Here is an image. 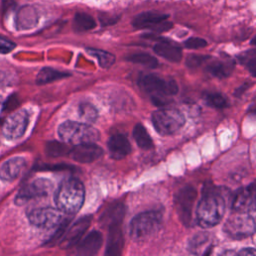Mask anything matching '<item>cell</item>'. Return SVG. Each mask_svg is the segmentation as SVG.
Masks as SVG:
<instances>
[{
	"mask_svg": "<svg viewBox=\"0 0 256 256\" xmlns=\"http://www.w3.org/2000/svg\"><path fill=\"white\" fill-rule=\"evenodd\" d=\"M91 222L90 216H85L77 220L63 235L60 240V245L63 248H72L79 243L81 237L89 227Z\"/></svg>",
	"mask_w": 256,
	"mask_h": 256,
	"instance_id": "13",
	"label": "cell"
},
{
	"mask_svg": "<svg viewBox=\"0 0 256 256\" xmlns=\"http://www.w3.org/2000/svg\"><path fill=\"white\" fill-rule=\"evenodd\" d=\"M206 103L214 108L222 109L228 106V99L218 92H209L206 93L204 96Z\"/></svg>",
	"mask_w": 256,
	"mask_h": 256,
	"instance_id": "30",
	"label": "cell"
},
{
	"mask_svg": "<svg viewBox=\"0 0 256 256\" xmlns=\"http://www.w3.org/2000/svg\"><path fill=\"white\" fill-rule=\"evenodd\" d=\"M250 43H251V45H253V46H256V35L251 39V41H250Z\"/></svg>",
	"mask_w": 256,
	"mask_h": 256,
	"instance_id": "41",
	"label": "cell"
},
{
	"mask_svg": "<svg viewBox=\"0 0 256 256\" xmlns=\"http://www.w3.org/2000/svg\"><path fill=\"white\" fill-rule=\"evenodd\" d=\"M29 122L28 112L24 109L12 113L3 124V135L9 140L20 138L26 131Z\"/></svg>",
	"mask_w": 256,
	"mask_h": 256,
	"instance_id": "11",
	"label": "cell"
},
{
	"mask_svg": "<svg viewBox=\"0 0 256 256\" xmlns=\"http://www.w3.org/2000/svg\"><path fill=\"white\" fill-rule=\"evenodd\" d=\"M67 76H69V73H67V72H62V71H58V70L46 67V68H43L40 70V72L38 73V75L36 77V82H37V84L42 85V84L50 83L57 79L67 77Z\"/></svg>",
	"mask_w": 256,
	"mask_h": 256,
	"instance_id": "25",
	"label": "cell"
},
{
	"mask_svg": "<svg viewBox=\"0 0 256 256\" xmlns=\"http://www.w3.org/2000/svg\"><path fill=\"white\" fill-rule=\"evenodd\" d=\"M108 150L110 156L113 159L119 160L126 157L131 152V145L126 136L122 134H116L108 140Z\"/></svg>",
	"mask_w": 256,
	"mask_h": 256,
	"instance_id": "17",
	"label": "cell"
},
{
	"mask_svg": "<svg viewBox=\"0 0 256 256\" xmlns=\"http://www.w3.org/2000/svg\"><path fill=\"white\" fill-rule=\"evenodd\" d=\"M58 134L63 142L76 145L94 142L99 139V132L92 126L70 120L59 126Z\"/></svg>",
	"mask_w": 256,
	"mask_h": 256,
	"instance_id": "4",
	"label": "cell"
},
{
	"mask_svg": "<svg viewBox=\"0 0 256 256\" xmlns=\"http://www.w3.org/2000/svg\"><path fill=\"white\" fill-rule=\"evenodd\" d=\"M234 66L232 60H216L207 65V71L214 77L225 78L232 73Z\"/></svg>",
	"mask_w": 256,
	"mask_h": 256,
	"instance_id": "22",
	"label": "cell"
},
{
	"mask_svg": "<svg viewBox=\"0 0 256 256\" xmlns=\"http://www.w3.org/2000/svg\"><path fill=\"white\" fill-rule=\"evenodd\" d=\"M153 50L157 55L170 62L177 63L182 59L181 48L168 41H160L156 43L153 47Z\"/></svg>",
	"mask_w": 256,
	"mask_h": 256,
	"instance_id": "21",
	"label": "cell"
},
{
	"mask_svg": "<svg viewBox=\"0 0 256 256\" xmlns=\"http://www.w3.org/2000/svg\"><path fill=\"white\" fill-rule=\"evenodd\" d=\"M152 123L156 131L161 135L176 133L185 123L183 114L175 108H162L152 113Z\"/></svg>",
	"mask_w": 256,
	"mask_h": 256,
	"instance_id": "5",
	"label": "cell"
},
{
	"mask_svg": "<svg viewBox=\"0 0 256 256\" xmlns=\"http://www.w3.org/2000/svg\"><path fill=\"white\" fill-rule=\"evenodd\" d=\"M197 197V192L194 187L186 185L175 194L176 212L185 226H190L192 223V211L194 202Z\"/></svg>",
	"mask_w": 256,
	"mask_h": 256,
	"instance_id": "8",
	"label": "cell"
},
{
	"mask_svg": "<svg viewBox=\"0 0 256 256\" xmlns=\"http://www.w3.org/2000/svg\"><path fill=\"white\" fill-rule=\"evenodd\" d=\"M139 86L151 96L155 105H164L167 102L166 98L175 95L178 91L174 80H165L154 74L143 75L139 79Z\"/></svg>",
	"mask_w": 256,
	"mask_h": 256,
	"instance_id": "3",
	"label": "cell"
},
{
	"mask_svg": "<svg viewBox=\"0 0 256 256\" xmlns=\"http://www.w3.org/2000/svg\"><path fill=\"white\" fill-rule=\"evenodd\" d=\"M46 153L49 156L52 157H59V156H64L68 153H70L71 149L68 147V144L66 142H57V141H51L46 144L45 147Z\"/></svg>",
	"mask_w": 256,
	"mask_h": 256,
	"instance_id": "29",
	"label": "cell"
},
{
	"mask_svg": "<svg viewBox=\"0 0 256 256\" xmlns=\"http://www.w3.org/2000/svg\"><path fill=\"white\" fill-rule=\"evenodd\" d=\"M168 17V14L158 11H145L134 17L132 20V25L136 29H152L159 23L167 20Z\"/></svg>",
	"mask_w": 256,
	"mask_h": 256,
	"instance_id": "16",
	"label": "cell"
},
{
	"mask_svg": "<svg viewBox=\"0 0 256 256\" xmlns=\"http://www.w3.org/2000/svg\"><path fill=\"white\" fill-rule=\"evenodd\" d=\"M233 210L236 212H249L256 210V181L248 186L238 189L233 197L232 204Z\"/></svg>",
	"mask_w": 256,
	"mask_h": 256,
	"instance_id": "12",
	"label": "cell"
},
{
	"mask_svg": "<svg viewBox=\"0 0 256 256\" xmlns=\"http://www.w3.org/2000/svg\"><path fill=\"white\" fill-rule=\"evenodd\" d=\"M238 61L245 67L256 63V49H251L244 51L237 56Z\"/></svg>",
	"mask_w": 256,
	"mask_h": 256,
	"instance_id": "32",
	"label": "cell"
},
{
	"mask_svg": "<svg viewBox=\"0 0 256 256\" xmlns=\"http://www.w3.org/2000/svg\"><path fill=\"white\" fill-rule=\"evenodd\" d=\"M255 212H256V210H255Z\"/></svg>",
	"mask_w": 256,
	"mask_h": 256,
	"instance_id": "43",
	"label": "cell"
},
{
	"mask_svg": "<svg viewBox=\"0 0 256 256\" xmlns=\"http://www.w3.org/2000/svg\"><path fill=\"white\" fill-rule=\"evenodd\" d=\"M102 245V234L99 231L90 232L78 245L77 253L88 256L96 254Z\"/></svg>",
	"mask_w": 256,
	"mask_h": 256,
	"instance_id": "20",
	"label": "cell"
},
{
	"mask_svg": "<svg viewBox=\"0 0 256 256\" xmlns=\"http://www.w3.org/2000/svg\"><path fill=\"white\" fill-rule=\"evenodd\" d=\"M52 187L53 185L48 179L38 178L19 190L15 198V203L17 205H23L32 199L47 196L52 190Z\"/></svg>",
	"mask_w": 256,
	"mask_h": 256,
	"instance_id": "10",
	"label": "cell"
},
{
	"mask_svg": "<svg viewBox=\"0 0 256 256\" xmlns=\"http://www.w3.org/2000/svg\"><path fill=\"white\" fill-rule=\"evenodd\" d=\"M250 111H251V112H254V113H256V104L250 108Z\"/></svg>",
	"mask_w": 256,
	"mask_h": 256,
	"instance_id": "42",
	"label": "cell"
},
{
	"mask_svg": "<svg viewBox=\"0 0 256 256\" xmlns=\"http://www.w3.org/2000/svg\"><path fill=\"white\" fill-rule=\"evenodd\" d=\"M87 52L98 60V63L102 68L111 67L115 61L114 55L104 50H100L96 48H88Z\"/></svg>",
	"mask_w": 256,
	"mask_h": 256,
	"instance_id": "27",
	"label": "cell"
},
{
	"mask_svg": "<svg viewBox=\"0 0 256 256\" xmlns=\"http://www.w3.org/2000/svg\"><path fill=\"white\" fill-rule=\"evenodd\" d=\"M63 212L60 209L51 207L33 209L28 213V219L31 224L40 228H53L59 226L63 220Z\"/></svg>",
	"mask_w": 256,
	"mask_h": 256,
	"instance_id": "9",
	"label": "cell"
},
{
	"mask_svg": "<svg viewBox=\"0 0 256 256\" xmlns=\"http://www.w3.org/2000/svg\"><path fill=\"white\" fill-rule=\"evenodd\" d=\"M122 221H113L107 224L108 227V238L105 254L108 256H117L121 253L124 239L121 229Z\"/></svg>",
	"mask_w": 256,
	"mask_h": 256,
	"instance_id": "15",
	"label": "cell"
},
{
	"mask_svg": "<svg viewBox=\"0 0 256 256\" xmlns=\"http://www.w3.org/2000/svg\"><path fill=\"white\" fill-rule=\"evenodd\" d=\"M246 68H247V70L250 72V74H251L252 76L256 77V63H254V64H251V65L247 66Z\"/></svg>",
	"mask_w": 256,
	"mask_h": 256,
	"instance_id": "40",
	"label": "cell"
},
{
	"mask_svg": "<svg viewBox=\"0 0 256 256\" xmlns=\"http://www.w3.org/2000/svg\"><path fill=\"white\" fill-rule=\"evenodd\" d=\"M226 208L225 193L223 189L207 187L196 209L197 223L203 228H211L219 224Z\"/></svg>",
	"mask_w": 256,
	"mask_h": 256,
	"instance_id": "1",
	"label": "cell"
},
{
	"mask_svg": "<svg viewBox=\"0 0 256 256\" xmlns=\"http://www.w3.org/2000/svg\"><path fill=\"white\" fill-rule=\"evenodd\" d=\"M38 22V13L35 7L31 5H24L20 7L16 14V26L20 30L31 29L36 26Z\"/></svg>",
	"mask_w": 256,
	"mask_h": 256,
	"instance_id": "19",
	"label": "cell"
},
{
	"mask_svg": "<svg viewBox=\"0 0 256 256\" xmlns=\"http://www.w3.org/2000/svg\"><path fill=\"white\" fill-rule=\"evenodd\" d=\"M19 104L18 98L16 95H10L8 97V99L6 100L4 106H3V110L5 111H13L15 108H17Z\"/></svg>",
	"mask_w": 256,
	"mask_h": 256,
	"instance_id": "38",
	"label": "cell"
},
{
	"mask_svg": "<svg viewBox=\"0 0 256 256\" xmlns=\"http://www.w3.org/2000/svg\"><path fill=\"white\" fill-rule=\"evenodd\" d=\"M79 112L81 117L87 121H94L97 117V111L90 104H82L79 108Z\"/></svg>",
	"mask_w": 256,
	"mask_h": 256,
	"instance_id": "33",
	"label": "cell"
},
{
	"mask_svg": "<svg viewBox=\"0 0 256 256\" xmlns=\"http://www.w3.org/2000/svg\"><path fill=\"white\" fill-rule=\"evenodd\" d=\"M133 137L140 148L144 150H148L153 147V141L150 135L148 134L146 128L142 124L135 125L133 129Z\"/></svg>",
	"mask_w": 256,
	"mask_h": 256,
	"instance_id": "24",
	"label": "cell"
},
{
	"mask_svg": "<svg viewBox=\"0 0 256 256\" xmlns=\"http://www.w3.org/2000/svg\"><path fill=\"white\" fill-rule=\"evenodd\" d=\"M124 217V207L122 204L117 203L114 204L113 206L109 207L102 215L101 221L104 225H107L108 223L112 221H117V220H122L123 221Z\"/></svg>",
	"mask_w": 256,
	"mask_h": 256,
	"instance_id": "26",
	"label": "cell"
},
{
	"mask_svg": "<svg viewBox=\"0 0 256 256\" xmlns=\"http://www.w3.org/2000/svg\"><path fill=\"white\" fill-rule=\"evenodd\" d=\"M126 59L132 63L140 64L148 68H156L158 66V60L148 53H135L129 55Z\"/></svg>",
	"mask_w": 256,
	"mask_h": 256,
	"instance_id": "28",
	"label": "cell"
},
{
	"mask_svg": "<svg viewBox=\"0 0 256 256\" xmlns=\"http://www.w3.org/2000/svg\"><path fill=\"white\" fill-rule=\"evenodd\" d=\"M15 43L9 40L8 38L0 35V53L1 54H7L11 52L15 48Z\"/></svg>",
	"mask_w": 256,
	"mask_h": 256,
	"instance_id": "36",
	"label": "cell"
},
{
	"mask_svg": "<svg viewBox=\"0 0 256 256\" xmlns=\"http://www.w3.org/2000/svg\"><path fill=\"white\" fill-rule=\"evenodd\" d=\"M162 214L158 211H146L136 215L130 223V235L134 240H144L160 227Z\"/></svg>",
	"mask_w": 256,
	"mask_h": 256,
	"instance_id": "6",
	"label": "cell"
},
{
	"mask_svg": "<svg viewBox=\"0 0 256 256\" xmlns=\"http://www.w3.org/2000/svg\"><path fill=\"white\" fill-rule=\"evenodd\" d=\"M103 155V150L93 142L77 144L70 151V156L73 160L80 163H90L96 161Z\"/></svg>",
	"mask_w": 256,
	"mask_h": 256,
	"instance_id": "14",
	"label": "cell"
},
{
	"mask_svg": "<svg viewBox=\"0 0 256 256\" xmlns=\"http://www.w3.org/2000/svg\"><path fill=\"white\" fill-rule=\"evenodd\" d=\"M209 243V237L206 234H198L195 235L189 244V250L194 254H203L202 247L205 245H208Z\"/></svg>",
	"mask_w": 256,
	"mask_h": 256,
	"instance_id": "31",
	"label": "cell"
},
{
	"mask_svg": "<svg viewBox=\"0 0 256 256\" xmlns=\"http://www.w3.org/2000/svg\"><path fill=\"white\" fill-rule=\"evenodd\" d=\"M119 17L116 15H111L108 13H101L99 15V20L101 22V24L103 26H107V25H112L114 23H116L118 21Z\"/></svg>",
	"mask_w": 256,
	"mask_h": 256,
	"instance_id": "37",
	"label": "cell"
},
{
	"mask_svg": "<svg viewBox=\"0 0 256 256\" xmlns=\"http://www.w3.org/2000/svg\"><path fill=\"white\" fill-rule=\"evenodd\" d=\"M84 197L85 190L81 181L69 178L60 184L55 195V202L63 213L75 214L81 209Z\"/></svg>",
	"mask_w": 256,
	"mask_h": 256,
	"instance_id": "2",
	"label": "cell"
},
{
	"mask_svg": "<svg viewBox=\"0 0 256 256\" xmlns=\"http://www.w3.org/2000/svg\"><path fill=\"white\" fill-rule=\"evenodd\" d=\"M26 165L23 157H13L2 164L0 167V178L3 181L11 182L15 180Z\"/></svg>",
	"mask_w": 256,
	"mask_h": 256,
	"instance_id": "18",
	"label": "cell"
},
{
	"mask_svg": "<svg viewBox=\"0 0 256 256\" xmlns=\"http://www.w3.org/2000/svg\"><path fill=\"white\" fill-rule=\"evenodd\" d=\"M210 57L208 55H197V54H191L188 55L186 58V65L189 68H197L200 65H202L204 62H206Z\"/></svg>",
	"mask_w": 256,
	"mask_h": 256,
	"instance_id": "34",
	"label": "cell"
},
{
	"mask_svg": "<svg viewBox=\"0 0 256 256\" xmlns=\"http://www.w3.org/2000/svg\"><path fill=\"white\" fill-rule=\"evenodd\" d=\"M72 26L74 31L76 32H86L94 29L96 26V22L89 14L84 12H78L74 15Z\"/></svg>",
	"mask_w": 256,
	"mask_h": 256,
	"instance_id": "23",
	"label": "cell"
},
{
	"mask_svg": "<svg viewBox=\"0 0 256 256\" xmlns=\"http://www.w3.org/2000/svg\"><path fill=\"white\" fill-rule=\"evenodd\" d=\"M239 255H253L256 256V249L254 248H244L239 251Z\"/></svg>",
	"mask_w": 256,
	"mask_h": 256,
	"instance_id": "39",
	"label": "cell"
},
{
	"mask_svg": "<svg viewBox=\"0 0 256 256\" xmlns=\"http://www.w3.org/2000/svg\"><path fill=\"white\" fill-rule=\"evenodd\" d=\"M224 232L232 239H243L251 236L256 231V222L248 212H237L225 222Z\"/></svg>",
	"mask_w": 256,
	"mask_h": 256,
	"instance_id": "7",
	"label": "cell"
},
{
	"mask_svg": "<svg viewBox=\"0 0 256 256\" xmlns=\"http://www.w3.org/2000/svg\"><path fill=\"white\" fill-rule=\"evenodd\" d=\"M184 46L187 49H199L207 46V41L200 37H190L184 42Z\"/></svg>",
	"mask_w": 256,
	"mask_h": 256,
	"instance_id": "35",
	"label": "cell"
}]
</instances>
